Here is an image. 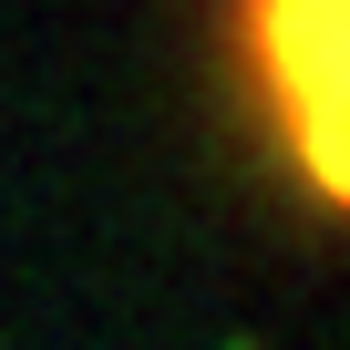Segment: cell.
I'll list each match as a JSON object with an SVG mask.
<instances>
[{
	"instance_id": "cell-1",
	"label": "cell",
	"mask_w": 350,
	"mask_h": 350,
	"mask_svg": "<svg viewBox=\"0 0 350 350\" xmlns=\"http://www.w3.org/2000/svg\"><path fill=\"white\" fill-rule=\"evenodd\" d=\"M217 62L258 175L350 227V0H217Z\"/></svg>"
}]
</instances>
